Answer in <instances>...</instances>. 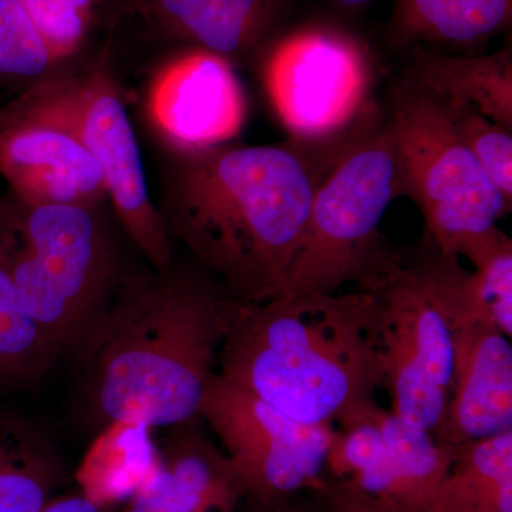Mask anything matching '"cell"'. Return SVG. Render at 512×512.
<instances>
[{
  "mask_svg": "<svg viewBox=\"0 0 512 512\" xmlns=\"http://www.w3.org/2000/svg\"><path fill=\"white\" fill-rule=\"evenodd\" d=\"M333 5L343 10H360L366 8L372 0H329Z\"/></svg>",
  "mask_w": 512,
  "mask_h": 512,
  "instance_id": "f1b7e54d",
  "label": "cell"
},
{
  "mask_svg": "<svg viewBox=\"0 0 512 512\" xmlns=\"http://www.w3.org/2000/svg\"><path fill=\"white\" fill-rule=\"evenodd\" d=\"M137 10L168 35L198 49L241 62L261 49L278 25L282 0H133Z\"/></svg>",
  "mask_w": 512,
  "mask_h": 512,
  "instance_id": "2e32d148",
  "label": "cell"
},
{
  "mask_svg": "<svg viewBox=\"0 0 512 512\" xmlns=\"http://www.w3.org/2000/svg\"><path fill=\"white\" fill-rule=\"evenodd\" d=\"M0 174L29 205L107 200L103 170L82 138L29 89L0 110Z\"/></svg>",
  "mask_w": 512,
  "mask_h": 512,
  "instance_id": "7c38bea8",
  "label": "cell"
},
{
  "mask_svg": "<svg viewBox=\"0 0 512 512\" xmlns=\"http://www.w3.org/2000/svg\"><path fill=\"white\" fill-rule=\"evenodd\" d=\"M106 67L82 77H50L29 90L72 124L103 170L107 201L121 228L154 269H165L173 264L174 242L151 200L133 124Z\"/></svg>",
  "mask_w": 512,
  "mask_h": 512,
  "instance_id": "9c48e42d",
  "label": "cell"
},
{
  "mask_svg": "<svg viewBox=\"0 0 512 512\" xmlns=\"http://www.w3.org/2000/svg\"><path fill=\"white\" fill-rule=\"evenodd\" d=\"M147 113L165 150L195 151L234 141L247 121L248 103L234 64L192 47L154 74Z\"/></svg>",
  "mask_w": 512,
  "mask_h": 512,
  "instance_id": "4fadbf2b",
  "label": "cell"
},
{
  "mask_svg": "<svg viewBox=\"0 0 512 512\" xmlns=\"http://www.w3.org/2000/svg\"><path fill=\"white\" fill-rule=\"evenodd\" d=\"M198 416L217 434L256 505L279 503L325 483L333 424L299 423L217 372L205 387Z\"/></svg>",
  "mask_w": 512,
  "mask_h": 512,
  "instance_id": "30bf717a",
  "label": "cell"
},
{
  "mask_svg": "<svg viewBox=\"0 0 512 512\" xmlns=\"http://www.w3.org/2000/svg\"><path fill=\"white\" fill-rule=\"evenodd\" d=\"M468 271L424 237L416 255H399L373 291L382 312L384 386L392 412L434 433L453 372V319Z\"/></svg>",
  "mask_w": 512,
  "mask_h": 512,
  "instance_id": "8992f818",
  "label": "cell"
},
{
  "mask_svg": "<svg viewBox=\"0 0 512 512\" xmlns=\"http://www.w3.org/2000/svg\"><path fill=\"white\" fill-rule=\"evenodd\" d=\"M57 2H62L64 5L72 6V8L86 13V15L93 16L94 6L99 0H57Z\"/></svg>",
  "mask_w": 512,
  "mask_h": 512,
  "instance_id": "83f0119b",
  "label": "cell"
},
{
  "mask_svg": "<svg viewBox=\"0 0 512 512\" xmlns=\"http://www.w3.org/2000/svg\"><path fill=\"white\" fill-rule=\"evenodd\" d=\"M100 204L0 201L10 274L57 355L82 349L123 276Z\"/></svg>",
  "mask_w": 512,
  "mask_h": 512,
  "instance_id": "277c9868",
  "label": "cell"
},
{
  "mask_svg": "<svg viewBox=\"0 0 512 512\" xmlns=\"http://www.w3.org/2000/svg\"><path fill=\"white\" fill-rule=\"evenodd\" d=\"M99 2H100V0H99ZM110 2H123V3H126L127 6H130L131 2H133V0H110Z\"/></svg>",
  "mask_w": 512,
  "mask_h": 512,
  "instance_id": "f546056e",
  "label": "cell"
},
{
  "mask_svg": "<svg viewBox=\"0 0 512 512\" xmlns=\"http://www.w3.org/2000/svg\"><path fill=\"white\" fill-rule=\"evenodd\" d=\"M473 264L457 319L481 320L512 336V241L495 227L461 249Z\"/></svg>",
  "mask_w": 512,
  "mask_h": 512,
  "instance_id": "7402d4cb",
  "label": "cell"
},
{
  "mask_svg": "<svg viewBox=\"0 0 512 512\" xmlns=\"http://www.w3.org/2000/svg\"><path fill=\"white\" fill-rule=\"evenodd\" d=\"M261 79L272 110L293 143H345L379 110L376 62L348 30L309 23L265 49Z\"/></svg>",
  "mask_w": 512,
  "mask_h": 512,
  "instance_id": "ba28073f",
  "label": "cell"
},
{
  "mask_svg": "<svg viewBox=\"0 0 512 512\" xmlns=\"http://www.w3.org/2000/svg\"><path fill=\"white\" fill-rule=\"evenodd\" d=\"M220 372L308 426L338 423L384 386L382 312L373 292L229 298Z\"/></svg>",
  "mask_w": 512,
  "mask_h": 512,
  "instance_id": "3957f363",
  "label": "cell"
},
{
  "mask_svg": "<svg viewBox=\"0 0 512 512\" xmlns=\"http://www.w3.org/2000/svg\"><path fill=\"white\" fill-rule=\"evenodd\" d=\"M326 468L332 480L414 512L433 504L456 454L430 431L406 423L376 402L338 421Z\"/></svg>",
  "mask_w": 512,
  "mask_h": 512,
  "instance_id": "8fae6325",
  "label": "cell"
},
{
  "mask_svg": "<svg viewBox=\"0 0 512 512\" xmlns=\"http://www.w3.org/2000/svg\"><path fill=\"white\" fill-rule=\"evenodd\" d=\"M383 110L396 154L399 197L416 204L426 237L441 252L460 255L497 227L512 205L419 84L402 76Z\"/></svg>",
  "mask_w": 512,
  "mask_h": 512,
  "instance_id": "52a82bcc",
  "label": "cell"
},
{
  "mask_svg": "<svg viewBox=\"0 0 512 512\" xmlns=\"http://www.w3.org/2000/svg\"><path fill=\"white\" fill-rule=\"evenodd\" d=\"M433 97L485 174L512 205V130L488 119L473 107Z\"/></svg>",
  "mask_w": 512,
  "mask_h": 512,
  "instance_id": "cb8c5ba5",
  "label": "cell"
},
{
  "mask_svg": "<svg viewBox=\"0 0 512 512\" xmlns=\"http://www.w3.org/2000/svg\"><path fill=\"white\" fill-rule=\"evenodd\" d=\"M57 357L20 298L0 235V393L42 379Z\"/></svg>",
  "mask_w": 512,
  "mask_h": 512,
  "instance_id": "44dd1931",
  "label": "cell"
},
{
  "mask_svg": "<svg viewBox=\"0 0 512 512\" xmlns=\"http://www.w3.org/2000/svg\"><path fill=\"white\" fill-rule=\"evenodd\" d=\"M315 493L319 512H414L338 480H325Z\"/></svg>",
  "mask_w": 512,
  "mask_h": 512,
  "instance_id": "d4e9b609",
  "label": "cell"
},
{
  "mask_svg": "<svg viewBox=\"0 0 512 512\" xmlns=\"http://www.w3.org/2000/svg\"><path fill=\"white\" fill-rule=\"evenodd\" d=\"M66 480L59 451L45 431L0 412V512H39Z\"/></svg>",
  "mask_w": 512,
  "mask_h": 512,
  "instance_id": "d6986e66",
  "label": "cell"
},
{
  "mask_svg": "<svg viewBox=\"0 0 512 512\" xmlns=\"http://www.w3.org/2000/svg\"><path fill=\"white\" fill-rule=\"evenodd\" d=\"M512 430L511 339L481 320L453 319V372L433 436L448 446Z\"/></svg>",
  "mask_w": 512,
  "mask_h": 512,
  "instance_id": "5bb4252c",
  "label": "cell"
},
{
  "mask_svg": "<svg viewBox=\"0 0 512 512\" xmlns=\"http://www.w3.org/2000/svg\"><path fill=\"white\" fill-rule=\"evenodd\" d=\"M56 66L22 0H0V84L28 90L53 77Z\"/></svg>",
  "mask_w": 512,
  "mask_h": 512,
  "instance_id": "603a6c76",
  "label": "cell"
},
{
  "mask_svg": "<svg viewBox=\"0 0 512 512\" xmlns=\"http://www.w3.org/2000/svg\"><path fill=\"white\" fill-rule=\"evenodd\" d=\"M39 512H110L107 505L97 503L87 495H59Z\"/></svg>",
  "mask_w": 512,
  "mask_h": 512,
  "instance_id": "484cf974",
  "label": "cell"
},
{
  "mask_svg": "<svg viewBox=\"0 0 512 512\" xmlns=\"http://www.w3.org/2000/svg\"><path fill=\"white\" fill-rule=\"evenodd\" d=\"M349 140L165 150L158 210L171 241L218 276L235 301L281 295L313 195Z\"/></svg>",
  "mask_w": 512,
  "mask_h": 512,
  "instance_id": "6da1fadb",
  "label": "cell"
},
{
  "mask_svg": "<svg viewBox=\"0 0 512 512\" xmlns=\"http://www.w3.org/2000/svg\"><path fill=\"white\" fill-rule=\"evenodd\" d=\"M228 298L205 274L171 264L121 276L82 346L84 392L101 427L185 426L214 375Z\"/></svg>",
  "mask_w": 512,
  "mask_h": 512,
  "instance_id": "7a4b0ae2",
  "label": "cell"
},
{
  "mask_svg": "<svg viewBox=\"0 0 512 512\" xmlns=\"http://www.w3.org/2000/svg\"><path fill=\"white\" fill-rule=\"evenodd\" d=\"M256 512H311L301 505L289 503L288 500L279 501V503L269 505H258Z\"/></svg>",
  "mask_w": 512,
  "mask_h": 512,
  "instance_id": "4316f807",
  "label": "cell"
},
{
  "mask_svg": "<svg viewBox=\"0 0 512 512\" xmlns=\"http://www.w3.org/2000/svg\"><path fill=\"white\" fill-rule=\"evenodd\" d=\"M397 197L396 154L379 107L320 181L281 295H332L349 284L376 291L399 258L384 248L379 229Z\"/></svg>",
  "mask_w": 512,
  "mask_h": 512,
  "instance_id": "5b68a950",
  "label": "cell"
},
{
  "mask_svg": "<svg viewBox=\"0 0 512 512\" xmlns=\"http://www.w3.org/2000/svg\"><path fill=\"white\" fill-rule=\"evenodd\" d=\"M426 512H512V430L457 446Z\"/></svg>",
  "mask_w": 512,
  "mask_h": 512,
  "instance_id": "ffe728a7",
  "label": "cell"
},
{
  "mask_svg": "<svg viewBox=\"0 0 512 512\" xmlns=\"http://www.w3.org/2000/svg\"><path fill=\"white\" fill-rule=\"evenodd\" d=\"M247 497L224 451L194 431L175 436L123 512H234Z\"/></svg>",
  "mask_w": 512,
  "mask_h": 512,
  "instance_id": "9a60e30c",
  "label": "cell"
},
{
  "mask_svg": "<svg viewBox=\"0 0 512 512\" xmlns=\"http://www.w3.org/2000/svg\"><path fill=\"white\" fill-rule=\"evenodd\" d=\"M403 77L441 100L473 107L512 130V52L505 46L488 56L454 57L407 47Z\"/></svg>",
  "mask_w": 512,
  "mask_h": 512,
  "instance_id": "e0dca14e",
  "label": "cell"
},
{
  "mask_svg": "<svg viewBox=\"0 0 512 512\" xmlns=\"http://www.w3.org/2000/svg\"><path fill=\"white\" fill-rule=\"evenodd\" d=\"M511 20L512 0H396L387 36L399 49L423 42L476 46Z\"/></svg>",
  "mask_w": 512,
  "mask_h": 512,
  "instance_id": "ac0fdd59",
  "label": "cell"
}]
</instances>
